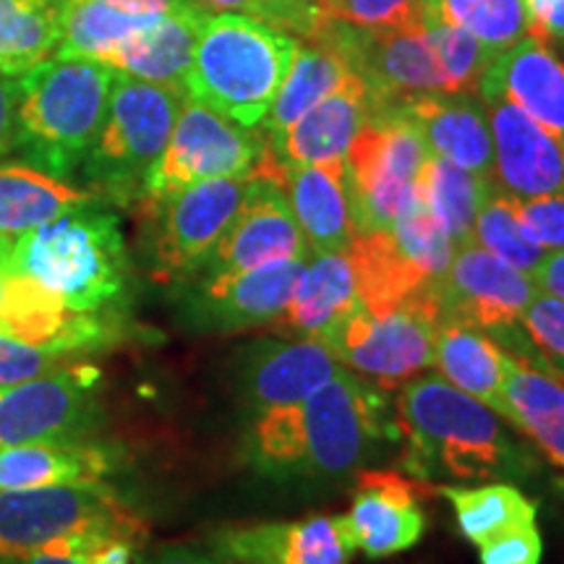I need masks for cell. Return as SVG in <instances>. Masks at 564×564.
<instances>
[{
  "mask_svg": "<svg viewBox=\"0 0 564 564\" xmlns=\"http://www.w3.org/2000/svg\"><path fill=\"white\" fill-rule=\"evenodd\" d=\"M9 272L37 280L70 312H110L126 301L131 280L121 220L102 199L82 204L17 238Z\"/></svg>",
  "mask_w": 564,
  "mask_h": 564,
  "instance_id": "obj_4",
  "label": "cell"
},
{
  "mask_svg": "<svg viewBox=\"0 0 564 564\" xmlns=\"http://www.w3.org/2000/svg\"><path fill=\"white\" fill-rule=\"evenodd\" d=\"M442 322H460L489 335L520 327V316L535 299L533 278L514 270L476 241L453 253L447 272L434 285Z\"/></svg>",
  "mask_w": 564,
  "mask_h": 564,
  "instance_id": "obj_13",
  "label": "cell"
},
{
  "mask_svg": "<svg viewBox=\"0 0 564 564\" xmlns=\"http://www.w3.org/2000/svg\"><path fill=\"white\" fill-rule=\"evenodd\" d=\"M505 371L512 429L564 470V379L549 369L539 348L528 358L505 348Z\"/></svg>",
  "mask_w": 564,
  "mask_h": 564,
  "instance_id": "obj_26",
  "label": "cell"
},
{
  "mask_svg": "<svg viewBox=\"0 0 564 564\" xmlns=\"http://www.w3.org/2000/svg\"><path fill=\"white\" fill-rule=\"evenodd\" d=\"M494 141V183L512 199L564 192V144L507 100L484 102Z\"/></svg>",
  "mask_w": 564,
  "mask_h": 564,
  "instance_id": "obj_19",
  "label": "cell"
},
{
  "mask_svg": "<svg viewBox=\"0 0 564 564\" xmlns=\"http://www.w3.org/2000/svg\"><path fill=\"white\" fill-rule=\"evenodd\" d=\"M358 306L361 301L348 251L312 253L295 282L291 303L272 329L288 337H312L322 343Z\"/></svg>",
  "mask_w": 564,
  "mask_h": 564,
  "instance_id": "obj_24",
  "label": "cell"
},
{
  "mask_svg": "<svg viewBox=\"0 0 564 564\" xmlns=\"http://www.w3.org/2000/svg\"><path fill=\"white\" fill-rule=\"evenodd\" d=\"M133 564H236L225 560L212 549H199V546H186V544H165L152 549L147 554H137V562Z\"/></svg>",
  "mask_w": 564,
  "mask_h": 564,
  "instance_id": "obj_46",
  "label": "cell"
},
{
  "mask_svg": "<svg viewBox=\"0 0 564 564\" xmlns=\"http://www.w3.org/2000/svg\"><path fill=\"white\" fill-rule=\"evenodd\" d=\"M249 192L246 178H212L144 204L152 212V274L160 282H188L223 241Z\"/></svg>",
  "mask_w": 564,
  "mask_h": 564,
  "instance_id": "obj_11",
  "label": "cell"
},
{
  "mask_svg": "<svg viewBox=\"0 0 564 564\" xmlns=\"http://www.w3.org/2000/svg\"><path fill=\"white\" fill-rule=\"evenodd\" d=\"M429 34H432L447 91H453V95H476L478 84H481L484 74L499 53L484 45L481 40H476L470 32L453 24H442V21H429Z\"/></svg>",
  "mask_w": 564,
  "mask_h": 564,
  "instance_id": "obj_38",
  "label": "cell"
},
{
  "mask_svg": "<svg viewBox=\"0 0 564 564\" xmlns=\"http://www.w3.org/2000/svg\"><path fill=\"white\" fill-rule=\"evenodd\" d=\"M345 369L312 337H262L236 361V387L251 415L306 400Z\"/></svg>",
  "mask_w": 564,
  "mask_h": 564,
  "instance_id": "obj_17",
  "label": "cell"
},
{
  "mask_svg": "<svg viewBox=\"0 0 564 564\" xmlns=\"http://www.w3.org/2000/svg\"><path fill=\"white\" fill-rule=\"evenodd\" d=\"M87 188L42 173L26 162L0 165V236L17 241L40 225L97 202Z\"/></svg>",
  "mask_w": 564,
  "mask_h": 564,
  "instance_id": "obj_29",
  "label": "cell"
},
{
  "mask_svg": "<svg viewBox=\"0 0 564 564\" xmlns=\"http://www.w3.org/2000/svg\"><path fill=\"white\" fill-rule=\"evenodd\" d=\"M392 423L405 470L421 481H514L539 470V457L505 419L440 373H419L400 387Z\"/></svg>",
  "mask_w": 564,
  "mask_h": 564,
  "instance_id": "obj_2",
  "label": "cell"
},
{
  "mask_svg": "<svg viewBox=\"0 0 564 564\" xmlns=\"http://www.w3.org/2000/svg\"><path fill=\"white\" fill-rule=\"evenodd\" d=\"M299 47L293 34L262 19L207 13L183 91L243 129H259Z\"/></svg>",
  "mask_w": 564,
  "mask_h": 564,
  "instance_id": "obj_5",
  "label": "cell"
},
{
  "mask_svg": "<svg viewBox=\"0 0 564 564\" xmlns=\"http://www.w3.org/2000/svg\"><path fill=\"white\" fill-rule=\"evenodd\" d=\"M264 150L262 131L243 129L186 97L165 150L147 175L139 202H160L212 178H246L257 171Z\"/></svg>",
  "mask_w": 564,
  "mask_h": 564,
  "instance_id": "obj_10",
  "label": "cell"
},
{
  "mask_svg": "<svg viewBox=\"0 0 564 564\" xmlns=\"http://www.w3.org/2000/svg\"><path fill=\"white\" fill-rule=\"evenodd\" d=\"M66 0H0V74L21 76L55 53Z\"/></svg>",
  "mask_w": 564,
  "mask_h": 564,
  "instance_id": "obj_33",
  "label": "cell"
},
{
  "mask_svg": "<svg viewBox=\"0 0 564 564\" xmlns=\"http://www.w3.org/2000/svg\"><path fill=\"white\" fill-rule=\"evenodd\" d=\"M312 257L285 188L264 175H249L243 207L223 241L192 280L232 278L257 267Z\"/></svg>",
  "mask_w": 564,
  "mask_h": 564,
  "instance_id": "obj_14",
  "label": "cell"
},
{
  "mask_svg": "<svg viewBox=\"0 0 564 564\" xmlns=\"http://www.w3.org/2000/svg\"><path fill=\"white\" fill-rule=\"evenodd\" d=\"M528 37L564 42V0H523Z\"/></svg>",
  "mask_w": 564,
  "mask_h": 564,
  "instance_id": "obj_44",
  "label": "cell"
},
{
  "mask_svg": "<svg viewBox=\"0 0 564 564\" xmlns=\"http://www.w3.org/2000/svg\"><path fill=\"white\" fill-rule=\"evenodd\" d=\"M112 82L116 70L105 63L55 55L21 74L11 152L61 181L79 175L108 112Z\"/></svg>",
  "mask_w": 564,
  "mask_h": 564,
  "instance_id": "obj_3",
  "label": "cell"
},
{
  "mask_svg": "<svg viewBox=\"0 0 564 564\" xmlns=\"http://www.w3.org/2000/svg\"><path fill=\"white\" fill-rule=\"evenodd\" d=\"M415 188H419L423 202L432 207L442 228L447 230L455 249H460V246L474 241L478 209H481L486 196L497 188V183L465 171L455 162L429 154L426 165L415 181Z\"/></svg>",
  "mask_w": 564,
  "mask_h": 564,
  "instance_id": "obj_32",
  "label": "cell"
},
{
  "mask_svg": "<svg viewBox=\"0 0 564 564\" xmlns=\"http://www.w3.org/2000/svg\"><path fill=\"white\" fill-rule=\"evenodd\" d=\"M116 468V453L97 442L17 444L0 449V491L102 481Z\"/></svg>",
  "mask_w": 564,
  "mask_h": 564,
  "instance_id": "obj_28",
  "label": "cell"
},
{
  "mask_svg": "<svg viewBox=\"0 0 564 564\" xmlns=\"http://www.w3.org/2000/svg\"><path fill=\"white\" fill-rule=\"evenodd\" d=\"M518 215L528 236L546 253L564 251V192L518 199Z\"/></svg>",
  "mask_w": 564,
  "mask_h": 564,
  "instance_id": "obj_42",
  "label": "cell"
},
{
  "mask_svg": "<svg viewBox=\"0 0 564 564\" xmlns=\"http://www.w3.org/2000/svg\"><path fill=\"white\" fill-rule=\"evenodd\" d=\"M544 560V535L539 525H520L478 546L481 564H541Z\"/></svg>",
  "mask_w": 564,
  "mask_h": 564,
  "instance_id": "obj_43",
  "label": "cell"
},
{
  "mask_svg": "<svg viewBox=\"0 0 564 564\" xmlns=\"http://www.w3.org/2000/svg\"><path fill=\"white\" fill-rule=\"evenodd\" d=\"M306 259L272 262L232 278L194 280L186 293V319L209 333L272 329L293 299Z\"/></svg>",
  "mask_w": 564,
  "mask_h": 564,
  "instance_id": "obj_16",
  "label": "cell"
},
{
  "mask_svg": "<svg viewBox=\"0 0 564 564\" xmlns=\"http://www.w3.org/2000/svg\"><path fill=\"white\" fill-rule=\"evenodd\" d=\"M434 285L384 314L352 308L322 343L345 369L366 382L384 390L403 387L434 366V343L442 324Z\"/></svg>",
  "mask_w": 564,
  "mask_h": 564,
  "instance_id": "obj_8",
  "label": "cell"
},
{
  "mask_svg": "<svg viewBox=\"0 0 564 564\" xmlns=\"http://www.w3.org/2000/svg\"><path fill=\"white\" fill-rule=\"evenodd\" d=\"M280 186L285 188L308 251L327 253L350 249L356 228L350 217L345 160L285 165Z\"/></svg>",
  "mask_w": 564,
  "mask_h": 564,
  "instance_id": "obj_23",
  "label": "cell"
},
{
  "mask_svg": "<svg viewBox=\"0 0 564 564\" xmlns=\"http://www.w3.org/2000/svg\"><path fill=\"white\" fill-rule=\"evenodd\" d=\"M419 123L429 150L465 171L494 181V141L489 112L478 95H421L398 102Z\"/></svg>",
  "mask_w": 564,
  "mask_h": 564,
  "instance_id": "obj_21",
  "label": "cell"
},
{
  "mask_svg": "<svg viewBox=\"0 0 564 564\" xmlns=\"http://www.w3.org/2000/svg\"><path fill=\"white\" fill-rule=\"evenodd\" d=\"M82 531H121L147 539V523L105 481L0 491V560L42 552Z\"/></svg>",
  "mask_w": 564,
  "mask_h": 564,
  "instance_id": "obj_9",
  "label": "cell"
},
{
  "mask_svg": "<svg viewBox=\"0 0 564 564\" xmlns=\"http://www.w3.org/2000/svg\"><path fill=\"white\" fill-rule=\"evenodd\" d=\"M481 102L507 100L564 144V58L549 42L525 37L491 61L478 84Z\"/></svg>",
  "mask_w": 564,
  "mask_h": 564,
  "instance_id": "obj_20",
  "label": "cell"
},
{
  "mask_svg": "<svg viewBox=\"0 0 564 564\" xmlns=\"http://www.w3.org/2000/svg\"><path fill=\"white\" fill-rule=\"evenodd\" d=\"M382 403L371 382L343 369L301 403L253 413L243 455L278 481L348 476L384 440Z\"/></svg>",
  "mask_w": 564,
  "mask_h": 564,
  "instance_id": "obj_1",
  "label": "cell"
},
{
  "mask_svg": "<svg viewBox=\"0 0 564 564\" xmlns=\"http://www.w3.org/2000/svg\"><path fill=\"white\" fill-rule=\"evenodd\" d=\"M70 361H76V358L55 356V352L40 348V345L0 333V387L47 377V373L63 369Z\"/></svg>",
  "mask_w": 564,
  "mask_h": 564,
  "instance_id": "obj_40",
  "label": "cell"
},
{
  "mask_svg": "<svg viewBox=\"0 0 564 564\" xmlns=\"http://www.w3.org/2000/svg\"><path fill=\"white\" fill-rule=\"evenodd\" d=\"M453 505L457 531L474 546L497 539L520 525L535 523L539 505L514 484L489 481L481 486H434Z\"/></svg>",
  "mask_w": 564,
  "mask_h": 564,
  "instance_id": "obj_31",
  "label": "cell"
},
{
  "mask_svg": "<svg viewBox=\"0 0 564 564\" xmlns=\"http://www.w3.org/2000/svg\"><path fill=\"white\" fill-rule=\"evenodd\" d=\"M426 17L460 26L497 53L528 34L523 0H426Z\"/></svg>",
  "mask_w": 564,
  "mask_h": 564,
  "instance_id": "obj_35",
  "label": "cell"
},
{
  "mask_svg": "<svg viewBox=\"0 0 564 564\" xmlns=\"http://www.w3.org/2000/svg\"><path fill=\"white\" fill-rule=\"evenodd\" d=\"M390 232L400 253L429 280L436 282L447 272L455 246L449 241L447 230L442 228V223L436 220L432 207L423 202L419 188L405 202V207L398 212Z\"/></svg>",
  "mask_w": 564,
  "mask_h": 564,
  "instance_id": "obj_37",
  "label": "cell"
},
{
  "mask_svg": "<svg viewBox=\"0 0 564 564\" xmlns=\"http://www.w3.org/2000/svg\"><path fill=\"white\" fill-rule=\"evenodd\" d=\"M350 74L352 66L348 58L335 47L316 45V42H308V47H299L291 74L282 82L270 112L259 126L267 144H278L282 133L291 129L303 112L312 110L327 95H333Z\"/></svg>",
  "mask_w": 564,
  "mask_h": 564,
  "instance_id": "obj_30",
  "label": "cell"
},
{
  "mask_svg": "<svg viewBox=\"0 0 564 564\" xmlns=\"http://www.w3.org/2000/svg\"><path fill=\"white\" fill-rule=\"evenodd\" d=\"M474 241L528 278L539 270V264L546 257V251L528 236L523 223H520L518 199L499 192V188H494L478 209Z\"/></svg>",
  "mask_w": 564,
  "mask_h": 564,
  "instance_id": "obj_36",
  "label": "cell"
},
{
  "mask_svg": "<svg viewBox=\"0 0 564 564\" xmlns=\"http://www.w3.org/2000/svg\"><path fill=\"white\" fill-rule=\"evenodd\" d=\"M434 366L442 379L510 421L505 348L489 333L460 322H442L434 343Z\"/></svg>",
  "mask_w": 564,
  "mask_h": 564,
  "instance_id": "obj_27",
  "label": "cell"
},
{
  "mask_svg": "<svg viewBox=\"0 0 564 564\" xmlns=\"http://www.w3.org/2000/svg\"><path fill=\"white\" fill-rule=\"evenodd\" d=\"M429 150L419 123L403 105L371 110L345 154L350 217L356 236L390 230L415 192Z\"/></svg>",
  "mask_w": 564,
  "mask_h": 564,
  "instance_id": "obj_7",
  "label": "cell"
},
{
  "mask_svg": "<svg viewBox=\"0 0 564 564\" xmlns=\"http://www.w3.org/2000/svg\"><path fill=\"white\" fill-rule=\"evenodd\" d=\"M520 329L549 358H564V301L549 293H535L520 316Z\"/></svg>",
  "mask_w": 564,
  "mask_h": 564,
  "instance_id": "obj_41",
  "label": "cell"
},
{
  "mask_svg": "<svg viewBox=\"0 0 564 564\" xmlns=\"http://www.w3.org/2000/svg\"><path fill=\"white\" fill-rule=\"evenodd\" d=\"M371 91L361 76L352 70L333 95L306 110L272 152L285 165H316V162L345 160L352 139L361 131L366 118L371 116Z\"/></svg>",
  "mask_w": 564,
  "mask_h": 564,
  "instance_id": "obj_22",
  "label": "cell"
},
{
  "mask_svg": "<svg viewBox=\"0 0 564 564\" xmlns=\"http://www.w3.org/2000/svg\"><path fill=\"white\" fill-rule=\"evenodd\" d=\"M434 486L398 470H364L356 478L348 514H340L352 552L369 560H387L413 549L426 533L423 497Z\"/></svg>",
  "mask_w": 564,
  "mask_h": 564,
  "instance_id": "obj_15",
  "label": "cell"
},
{
  "mask_svg": "<svg viewBox=\"0 0 564 564\" xmlns=\"http://www.w3.org/2000/svg\"><path fill=\"white\" fill-rule=\"evenodd\" d=\"M183 100L186 95L181 89L116 70L100 133L79 167L84 188L112 204L141 199L147 175L171 139Z\"/></svg>",
  "mask_w": 564,
  "mask_h": 564,
  "instance_id": "obj_6",
  "label": "cell"
},
{
  "mask_svg": "<svg viewBox=\"0 0 564 564\" xmlns=\"http://www.w3.org/2000/svg\"><path fill=\"white\" fill-rule=\"evenodd\" d=\"M316 21H337V24L373 32L429 24V17L426 0H316L314 24Z\"/></svg>",
  "mask_w": 564,
  "mask_h": 564,
  "instance_id": "obj_39",
  "label": "cell"
},
{
  "mask_svg": "<svg viewBox=\"0 0 564 564\" xmlns=\"http://www.w3.org/2000/svg\"><path fill=\"white\" fill-rule=\"evenodd\" d=\"M100 371L70 361L30 382L0 387V449L17 444L91 442L102 426Z\"/></svg>",
  "mask_w": 564,
  "mask_h": 564,
  "instance_id": "obj_12",
  "label": "cell"
},
{
  "mask_svg": "<svg viewBox=\"0 0 564 564\" xmlns=\"http://www.w3.org/2000/svg\"><path fill=\"white\" fill-rule=\"evenodd\" d=\"M264 21L288 34L306 37L314 24L316 0H262Z\"/></svg>",
  "mask_w": 564,
  "mask_h": 564,
  "instance_id": "obj_45",
  "label": "cell"
},
{
  "mask_svg": "<svg viewBox=\"0 0 564 564\" xmlns=\"http://www.w3.org/2000/svg\"><path fill=\"white\" fill-rule=\"evenodd\" d=\"M192 3L207 13H243L264 21L262 0H192Z\"/></svg>",
  "mask_w": 564,
  "mask_h": 564,
  "instance_id": "obj_51",
  "label": "cell"
},
{
  "mask_svg": "<svg viewBox=\"0 0 564 564\" xmlns=\"http://www.w3.org/2000/svg\"><path fill=\"white\" fill-rule=\"evenodd\" d=\"M11 246L13 241L0 236V272H9V259H11Z\"/></svg>",
  "mask_w": 564,
  "mask_h": 564,
  "instance_id": "obj_52",
  "label": "cell"
},
{
  "mask_svg": "<svg viewBox=\"0 0 564 564\" xmlns=\"http://www.w3.org/2000/svg\"><path fill=\"white\" fill-rule=\"evenodd\" d=\"M544 364L556 373V377L564 379V358H549V356H544Z\"/></svg>",
  "mask_w": 564,
  "mask_h": 564,
  "instance_id": "obj_53",
  "label": "cell"
},
{
  "mask_svg": "<svg viewBox=\"0 0 564 564\" xmlns=\"http://www.w3.org/2000/svg\"><path fill=\"white\" fill-rule=\"evenodd\" d=\"M110 6H116L118 11L129 13V17L144 19V21H158L181 6L192 3V0H108Z\"/></svg>",
  "mask_w": 564,
  "mask_h": 564,
  "instance_id": "obj_50",
  "label": "cell"
},
{
  "mask_svg": "<svg viewBox=\"0 0 564 564\" xmlns=\"http://www.w3.org/2000/svg\"><path fill=\"white\" fill-rule=\"evenodd\" d=\"M207 544L236 564H350L356 554L340 514L225 525L209 533Z\"/></svg>",
  "mask_w": 564,
  "mask_h": 564,
  "instance_id": "obj_18",
  "label": "cell"
},
{
  "mask_svg": "<svg viewBox=\"0 0 564 564\" xmlns=\"http://www.w3.org/2000/svg\"><path fill=\"white\" fill-rule=\"evenodd\" d=\"M13 102H17V79L0 74V160L13 150Z\"/></svg>",
  "mask_w": 564,
  "mask_h": 564,
  "instance_id": "obj_47",
  "label": "cell"
},
{
  "mask_svg": "<svg viewBox=\"0 0 564 564\" xmlns=\"http://www.w3.org/2000/svg\"><path fill=\"white\" fill-rule=\"evenodd\" d=\"M154 21L118 11L108 0H66L55 58L105 63L123 42Z\"/></svg>",
  "mask_w": 564,
  "mask_h": 564,
  "instance_id": "obj_34",
  "label": "cell"
},
{
  "mask_svg": "<svg viewBox=\"0 0 564 564\" xmlns=\"http://www.w3.org/2000/svg\"><path fill=\"white\" fill-rule=\"evenodd\" d=\"M207 11L186 3L139 30L105 61L118 74L183 91ZM186 95V91H183Z\"/></svg>",
  "mask_w": 564,
  "mask_h": 564,
  "instance_id": "obj_25",
  "label": "cell"
},
{
  "mask_svg": "<svg viewBox=\"0 0 564 564\" xmlns=\"http://www.w3.org/2000/svg\"><path fill=\"white\" fill-rule=\"evenodd\" d=\"M0 564H91L79 549H70L61 541H53L42 552L17 556V560H0Z\"/></svg>",
  "mask_w": 564,
  "mask_h": 564,
  "instance_id": "obj_49",
  "label": "cell"
},
{
  "mask_svg": "<svg viewBox=\"0 0 564 564\" xmlns=\"http://www.w3.org/2000/svg\"><path fill=\"white\" fill-rule=\"evenodd\" d=\"M531 278L541 293H549L554 299L564 301V251L546 253L544 262L539 264V270Z\"/></svg>",
  "mask_w": 564,
  "mask_h": 564,
  "instance_id": "obj_48",
  "label": "cell"
},
{
  "mask_svg": "<svg viewBox=\"0 0 564 564\" xmlns=\"http://www.w3.org/2000/svg\"><path fill=\"white\" fill-rule=\"evenodd\" d=\"M3 282H6V272H0V299H3Z\"/></svg>",
  "mask_w": 564,
  "mask_h": 564,
  "instance_id": "obj_54",
  "label": "cell"
}]
</instances>
